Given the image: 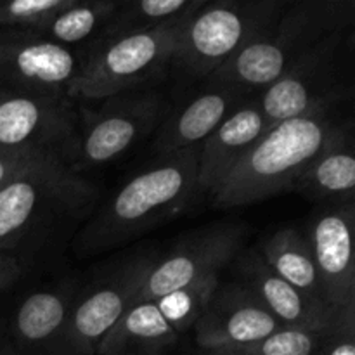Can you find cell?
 <instances>
[{"mask_svg":"<svg viewBox=\"0 0 355 355\" xmlns=\"http://www.w3.org/2000/svg\"><path fill=\"white\" fill-rule=\"evenodd\" d=\"M78 121V146L73 170L107 165L162 125L165 99L156 90H132L103 99Z\"/></svg>","mask_w":355,"mask_h":355,"instance_id":"cell-10","label":"cell"},{"mask_svg":"<svg viewBox=\"0 0 355 355\" xmlns=\"http://www.w3.org/2000/svg\"><path fill=\"white\" fill-rule=\"evenodd\" d=\"M207 0H141L118 3L99 38L153 31L196 12ZM97 38V40H99Z\"/></svg>","mask_w":355,"mask_h":355,"instance_id":"cell-23","label":"cell"},{"mask_svg":"<svg viewBox=\"0 0 355 355\" xmlns=\"http://www.w3.org/2000/svg\"><path fill=\"white\" fill-rule=\"evenodd\" d=\"M118 3L120 2H110V0H94V2L73 0L71 6L55 14L33 33L69 49H73V45L87 44L89 40L96 42L106 30L113 14L116 12Z\"/></svg>","mask_w":355,"mask_h":355,"instance_id":"cell-22","label":"cell"},{"mask_svg":"<svg viewBox=\"0 0 355 355\" xmlns=\"http://www.w3.org/2000/svg\"><path fill=\"white\" fill-rule=\"evenodd\" d=\"M284 3L281 0L205 2L184 21L172 66L184 75L207 80L262 33Z\"/></svg>","mask_w":355,"mask_h":355,"instance_id":"cell-7","label":"cell"},{"mask_svg":"<svg viewBox=\"0 0 355 355\" xmlns=\"http://www.w3.org/2000/svg\"><path fill=\"white\" fill-rule=\"evenodd\" d=\"M236 283L245 286L283 328L328 333L355 319H342L277 276L257 248L243 250L234 262Z\"/></svg>","mask_w":355,"mask_h":355,"instance_id":"cell-15","label":"cell"},{"mask_svg":"<svg viewBox=\"0 0 355 355\" xmlns=\"http://www.w3.org/2000/svg\"><path fill=\"white\" fill-rule=\"evenodd\" d=\"M73 0H14L0 2V30L35 31L69 7Z\"/></svg>","mask_w":355,"mask_h":355,"instance_id":"cell-25","label":"cell"},{"mask_svg":"<svg viewBox=\"0 0 355 355\" xmlns=\"http://www.w3.org/2000/svg\"><path fill=\"white\" fill-rule=\"evenodd\" d=\"M187 17L158 30L92 42L83 54L82 73L69 89V99H107L162 78L166 68L172 66L180 30Z\"/></svg>","mask_w":355,"mask_h":355,"instance_id":"cell-6","label":"cell"},{"mask_svg":"<svg viewBox=\"0 0 355 355\" xmlns=\"http://www.w3.org/2000/svg\"><path fill=\"white\" fill-rule=\"evenodd\" d=\"M354 38V28L322 38L272 85L255 94L269 128L319 107L352 101Z\"/></svg>","mask_w":355,"mask_h":355,"instance_id":"cell-5","label":"cell"},{"mask_svg":"<svg viewBox=\"0 0 355 355\" xmlns=\"http://www.w3.org/2000/svg\"><path fill=\"white\" fill-rule=\"evenodd\" d=\"M314 355H355V322L340 324Z\"/></svg>","mask_w":355,"mask_h":355,"instance_id":"cell-27","label":"cell"},{"mask_svg":"<svg viewBox=\"0 0 355 355\" xmlns=\"http://www.w3.org/2000/svg\"><path fill=\"white\" fill-rule=\"evenodd\" d=\"M355 134L354 120L336 130L331 141L295 179L288 193L318 205L355 203Z\"/></svg>","mask_w":355,"mask_h":355,"instance_id":"cell-20","label":"cell"},{"mask_svg":"<svg viewBox=\"0 0 355 355\" xmlns=\"http://www.w3.org/2000/svg\"><path fill=\"white\" fill-rule=\"evenodd\" d=\"M220 277L135 304L118 319L96 355H165L203 314Z\"/></svg>","mask_w":355,"mask_h":355,"instance_id":"cell-8","label":"cell"},{"mask_svg":"<svg viewBox=\"0 0 355 355\" xmlns=\"http://www.w3.org/2000/svg\"><path fill=\"white\" fill-rule=\"evenodd\" d=\"M23 266H21V262L16 257L9 255V253L0 255V293L9 286H12L23 276Z\"/></svg>","mask_w":355,"mask_h":355,"instance_id":"cell-28","label":"cell"},{"mask_svg":"<svg viewBox=\"0 0 355 355\" xmlns=\"http://www.w3.org/2000/svg\"><path fill=\"white\" fill-rule=\"evenodd\" d=\"M269 130L257 96L239 104L207 139L198 151V187L210 196L231 173L248 149Z\"/></svg>","mask_w":355,"mask_h":355,"instance_id":"cell-18","label":"cell"},{"mask_svg":"<svg viewBox=\"0 0 355 355\" xmlns=\"http://www.w3.org/2000/svg\"><path fill=\"white\" fill-rule=\"evenodd\" d=\"M354 0L286 2L269 26L208 76L207 82L229 83L255 96L272 85L322 38L354 28Z\"/></svg>","mask_w":355,"mask_h":355,"instance_id":"cell-3","label":"cell"},{"mask_svg":"<svg viewBox=\"0 0 355 355\" xmlns=\"http://www.w3.org/2000/svg\"><path fill=\"white\" fill-rule=\"evenodd\" d=\"M345 104L324 106L270 127L210 194L215 208H238L288 193L291 184L352 120Z\"/></svg>","mask_w":355,"mask_h":355,"instance_id":"cell-2","label":"cell"},{"mask_svg":"<svg viewBox=\"0 0 355 355\" xmlns=\"http://www.w3.org/2000/svg\"><path fill=\"white\" fill-rule=\"evenodd\" d=\"M156 255L130 257L87 288L76 290L69 312L64 355H96L118 319L134 305Z\"/></svg>","mask_w":355,"mask_h":355,"instance_id":"cell-11","label":"cell"},{"mask_svg":"<svg viewBox=\"0 0 355 355\" xmlns=\"http://www.w3.org/2000/svg\"><path fill=\"white\" fill-rule=\"evenodd\" d=\"M355 203L318 205L304 232L326 302L342 319H355Z\"/></svg>","mask_w":355,"mask_h":355,"instance_id":"cell-14","label":"cell"},{"mask_svg":"<svg viewBox=\"0 0 355 355\" xmlns=\"http://www.w3.org/2000/svg\"><path fill=\"white\" fill-rule=\"evenodd\" d=\"M78 113L68 97L0 89V148H33L75 165Z\"/></svg>","mask_w":355,"mask_h":355,"instance_id":"cell-12","label":"cell"},{"mask_svg":"<svg viewBox=\"0 0 355 355\" xmlns=\"http://www.w3.org/2000/svg\"><path fill=\"white\" fill-rule=\"evenodd\" d=\"M71 283L28 295L17 307L9 329L16 355H64L73 298Z\"/></svg>","mask_w":355,"mask_h":355,"instance_id":"cell-17","label":"cell"},{"mask_svg":"<svg viewBox=\"0 0 355 355\" xmlns=\"http://www.w3.org/2000/svg\"><path fill=\"white\" fill-rule=\"evenodd\" d=\"M96 200L92 182L55 155H42L0 189V255L47 222L82 217Z\"/></svg>","mask_w":355,"mask_h":355,"instance_id":"cell-4","label":"cell"},{"mask_svg":"<svg viewBox=\"0 0 355 355\" xmlns=\"http://www.w3.org/2000/svg\"><path fill=\"white\" fill-rule=\"evenodd\" d=\"M83 54L33 31L0 30V89L68 97Z\"/></svg>","mask_w":355,"mask_h":355,"instance_id":"cell-13","label":"cell"},{"mask_svg":"<svg viewBox=\"0 0 355 355\" xmlns=\"http://www.w3.org/2000/svg\"><path fill=\"white\" fill-rule=\"evenodd\" d=\"M200 350H232L274 335L283 326L239 283L218 284L193 326Z\"/></svg>","mask_w":355,"mask_h":355,"instance_id":"cell-16","label":"cell"},{"mask_svg":"<svg viewBox=\"0 0 355 355\" xmlns=\"http://www.w3.org/2000/svg\"><path fill=\"white\" fill-rule=\"evenodd\" d=\"M42 155H51V153L38 151L33 148H0V189L7 186L14 177L19 175L26 166H30Z\"/></svg>","mask_w":355,"mask_h":355,"instance_id":"cell-26","label":"cell"},{"mask_svg":"<svg viewBox=\"0 0 355 355\" xmlns=\"http://www.w3.org/2000/svg\"><path fill=\"white\" fill-rule=\"evenodd\" d=\"M0 355H16L7 333L0 331Z\"/></svg>","mask_w":355,"mask_h":355,"instance_id":"cell-29","label":"cell"},{"mask_svg":"<svg viewBox=\"0 0 355 355\" xmlns=\"http://www.w3.org/2000/svg\"><path fill=\"white\" fill-rule=\"evenodd\" d=\"M257 250L277 276L283 277L291 286L311 297L312 300L329 307L318 269H315L311 246L304 232L295 227L279 229L267 236L260 243V248Z\"/></svg>","mask_w":355,"mask_h":355,"instance_id":"cell-21","label":"cell"},{"mask_svg":"<svg viewBox=\"0 0 355 355\" xmlns=\"http://www.w3.org/2000/svg\"><path fill=\"white\" fill-rule=\"evenodd\" d=\"M333 331L283 328L252 345L232 350H200L198 355H314Z\"/></svg>","mask_w":355,"mask_h":355,"instance_id":"cell-24","label":"cell"},{"mask_svg":"<svg viewBox=\"0 0 355 355\" xmlns=\"http://www.w3.org/2000/svg\"><path fill=\"white\" fill-rule=\"evenodd\" d=\"M200 146L159 155L158 162L132 177L76 234L73 248L90 257L139 238L186 211L200 193Z\"/></svg>","mask_w":355,"mask_h":355,"instance_id":"cell-1","label":"cell"},{"mask_svg":"<svg viewBox=\"0 0 355 355\" xmlns=\"http://www.w3.org/2000/svg\"><path fill=\"white\" fill-rule=\"evenodd\" d=\"M246 232L243 222L218 220L184 234L168 253L156 257L134 305L220 277V270L245 250Z\"/></svg>","mask_w":355,"mask_h":355,"instance_id":"cell-9","label":"cell"},{"mask_svg":"<svg viewBox=\"0 0 355 355\" xmlns=\"http://www.w3.org/2000/svg\"><path fill=\"white\" fill-rule=\"evenodd\" d=\"M248 97L252 94L239 87L205 80L203 90L162 121L153 148L168 155L200 146Z\"/></svg>","mask_w":355,"mask_h":355,"instance_id":"cell-19","label":"cell"}]
</instances>
